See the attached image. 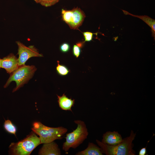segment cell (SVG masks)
<instances>
[{"mask_svg": "<svg viewBox=\"0 0 155 155\" xmlns=\"http://www.w3.org/2000/svg\"><path fill=\"white\" fill-rule=\"evenodd\" d=\"M136 134L131 130L130 135L119 144L114 145L104 144L97 140L96 142L100 148L102 152L106 155H135V152L133 148L132 142Z\"/></svg>", "mask_w": 155, "mask_h": 155, "instance_id": "1", "label": "cell"}, {"mask_svg": "<svg viewBox=\"0 0 155 155\" xmlns=\"http://www.w3.org/2000/svg\"><path fill=\"white\" fill-rule=\"evenodd\" d=\"M60 0H42L40 3L42 5L48 7L53 5Z\"/></svg>", "mask_w": 155, "mask_h": 155, "instance_id": "17", "label": "cell"}, {"mask_svg": "<svg viewBox=\"0 0 155 155\" xmlns=\"http://www.w3.org/2000/svg\"><path fill=\"white\" fill-rule=\"evenodd\" d=\"M1 59L0 58V69L1 68Z\"/></svg>", "mask_w": 155, "mask_h": 155, "instance_id": "22", "label": "cell"}, {"mask_svg": "<svg viewBox=\"0 0 155 155\" xmlns=\"http://www.w3.org/2000/svg\"><path fill=\"white\" fill-rule=\"evenodd\" d=\"M36 70L33 65H27L25 64L19 66L17 69L12 73L4 86L7 87L12 81L16 82V86L12 91L14 92L18 90L24 84L26 83L33 76Z\"/></svg>", "mask_w": 155, "mask_h": 155, "instance_id": "5", "label": "cell"}, {"mask_svg": "<svg viewBox=\"0 0 155 155\" xmlns=\"http://www.w3.org/2000/svg\"><path fill=\"white\" fill-rule=\"evenodd\" d=\"M18 58L12 53L1 59V68L5 69L7 72L11 73L19 66Z\"/></svg>", "mask_w": 155, "mask_h": 155, "instance_id": "8", "label": "cell"}, {"mask_svg": "<svg viewBox=\"0 0 155 155\" xmlns=\"http://www.w3.org/2000/svg\"><path fill=\"white\" fill-rule=\"evenodd\" d=\"M58 97V102L60 108L65 111H72L71 107L73 106L75 102L74 99L68 98L64 94L61 96L57 95Z\"/></svg>", "mask_w": 155, "mask_h": 155, "instance_id": "11", "label": "cell"}, {"mask_svg": "<svg viewBox=\"0 0 155 155\" xmlns=\"http://www.w3.org/2000/svg\"><path fill=\"white\" fill-rule=\"evenodd\" d=\"M18 47V58L19 66L24 65L30 58L33 57H42V54L39 53L37 49L33 45L26 46L19 41H16Z\"/></svg>", "mask_w": 155, "mask_h": 155, "instance_id": "7", "label": "cell"}, {"mask_svg": "<svg viewBox=\"0 0 155 155\" xmlns=\"http://www.w3.org/2000/svg\"><path fill=\"white\" fill-rule=\"evenodd\" d=\"M57 65L56 69L57 73L61 76H65L67 75L70 71V70L65 66L60 65L59 62L57 61Z\"/></svg>", "mask_w": 155, "mask_h": 155, "instance_id": "15", "label": "cell"}, {"mask_svg": "<svg viewBox=\"0 0 155 155\" xmlns=\"http://www.w3.org/2000/svg\"><path fill=\"white\" fill-rule=\"evenodd\" d=\"M70 49L69 44L66 42L62 44L60 46V49L61 51L63 53H66L68 52Z\"/></svg>", "mask_w": 155, "mask_h": 155, "instance_id": "19", "label": "cell"}, {"mask_svg": "<svg viewBox=\"0 0 155 155\" xmlns=\"http://www.w3.org/2000/svg\"><path fill=\"white\" fill-rule=\"evenodd\" d=\"M98 33H93L92 32L86 31L83 33L84 39V42H90L92 40L93 35L97 34Z\"/></svg>", "mask_w": 155, "mask_h": 155, "instance_id": "16", "label": "cell"}, {"mask_svg": "<svg viewBox=\"0 0 155 155\" xmlns=\"http://www.w3.org/2000/svg\"><path fill=\"white\" fill-rule=\"evenodd\" d=\"M74 122L77 125L76 129L67 133L66 141L63 143L62 149L67 152L70 148H76L87 138L88 132L85 122L80 120H76Z\"/></svg>", "mask_w": 155, "mask_h": 155, "instance_id": "4", "label": "cell"}, {"mask_svg": "<svg viewBox=\"0 0 155 155\" xmlns=\"http://www.w3.org/2000/svg\"><path fill=\"white\" fill-rule=\"evenodd\" d=\"M124 13L125 15H130L136 17L142 20L151 28L152 36L155 39V20L150 17L146 15L138 16L134 15L128 12L122 10Z\"/></svg>", "mask_w": 155, "mask_h": 155, "instance_id": "13", "label": "cell"}, {"mask_svg": "<svg viewBox=\"0 0 155 155\" xmlns=\"http://www.w3.org/2000/svg\"><path fill=\"white\" fill-rule=\"evenodd\" d=\"M76 155H103L100 148L93 143L89 142L85 150L77 153Z\"/></svg>", "mask_w": 155, "mask_h": 155, "instance_id": "12", "label": "cell"}, {"mask_svg": "<svg viewBox=\"0 0 155 155\" xmlns=\"http://www.w3.org/2000/svg\"><path fill=\"white\" fill-rule=\"evenodd\" d=\"M4 127L5 130L7 132L13 134L16 136V128L10 120L9 119L5 120Z\"/></svg>", "mask_w": 155, "mask_h": 155, "instance_id": "14", "label": "cell"}, {"mask_svg": "<svg viewBox=\"0 0 155 155\" xmlns=\"http://www.w3.org/2000/svg\"><path fill=\"white\" fill-rule=\"evenodd\" d=\"M36 3H40L41 2L42 0H34Z\"/></svg>", "mask_w": 155, "mask_h": 155, "instance_id": "21", "label": "cell"}, {"mask_svg": "<svg viewBox=\"0 0 155 155\" xmlns=\"http://www.w3.org/2000/svg\"><path fill=\"white\" fill-rule=\"evenodd\" d=\"M146 153V148H143L140 150L139 153V155H145Z\"/></svg>", "mask_w": 155, "mask_h": 155, "instance_id": "20", "label": "cell"}, {"mask_svg": "<svg viewBox=\"0 0 155 155\" xmlns=\"http://www.w3.org/2000/svg\"><path fill=\"white\" fill-rule=\"evenodd\" d=\"M38 154L40 155H60L61 153L58 145L53 141L44 144L39 150Z\"/></svg>", "mask_w": 155, "mask_h": 155, "instance_id": "10", "label": "cell"}, {"mask_svg": "<svg viewBox=\"0 0 155 155\" xmlns=\"http://www.w3.org/2000/svg\"><path fill=\"white\" fill-rule=\"evenodd\" d=\"M73 54L76 58H78L81 53L80 47L77 44H74L72 49Z\"/></svg>", "mask_w": 155, "mask_h": 155, "instance_id": "18", "label": "cell"}, {"mask_svg": "<svg viewBox=\"0 0 155 155\" xmlns=\"http://www.w3.org/2000/svg\"><path fill=\"white\" fill-rule=\"evenodd\" d=\"M32 130L39 136L41 144L50 143L55 140L61 139L67 131L66 128L61 126L51 127L45 126L40 122H35Z\"/></svg>", "mask_w": 155, "mask_h": 155, "instance_id": "2", "label": "cell"}, {"mask_svg": "<svg viewBox=\"0 0 155 155\" xmlns=\"http://www.w3.org/2000/svg\"><path fill=\"white\" fill-rule=\"evenodd\" d=\"M123 140L121 135L118 132L108 131L103 134L101 142L109 145H114L119 144Z\"/></svg>", "mask_w": 155, "mask_h": 155, "instance_id": "9", "label": "cell"}, {"mask_svg": "<svg viewBox=\"0 0 155 155\" xmlns=\"http://www.w3.org/2000/svg\"><path fill=\"white\" fill-rule=\"evenodd\" d=\"M40 144L39 137L32 131L23 140L16 143H11L9 146V154L13 155H29Z\"/></svg>", "mask_w": 155, "mask_h": 155, "instance_id": "3", "label": "cell"}, {"mask_svg": "<svg viewBox=\"0 0 155 155\" xmlns=\"http://www.w3.org/2000/svg\"><path fill=\"white\" fill-rule=\"evenodd\" d=\"M63 20L67 24L71 29H78L82 24L86 16L80 8H74L71 10H61Z\"/></svg>", "mask_w": 155, "mask_h": 155, "instance_id": "6", "label": "cell"}]
</instances>
